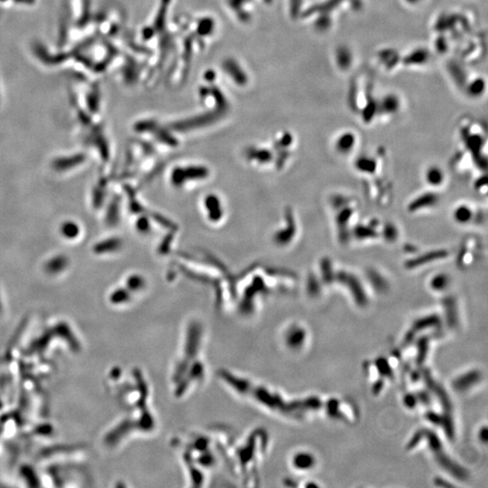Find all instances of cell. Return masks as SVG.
Returning a JSON list of instances; mask_svg holds the SVG:
<instances>
[{"label": "cell", "mask_w": 488, "mask_h": 488, "mask_svg": "<svg viewBox=\"0 0 488 488\" xmlns=\"http://www.w3.org/2000/svg\"><path fill=\"white\" fill-rule=\"evenodd\" d=\"M357 169L364 173H374L376 169V161L373 157H362L356 162Z\"/></svg>", "instance_id": "obj_9"}, {"label": "cell", "mask_w": 488, "mask_h": 488, "mask_svg": "<svg viewBox=\"0 0 488 488\" xmlns=\"http://www.w3.org/2000/svg\"><path fill=\"white\" fill-rule=\"evenodd\" d=\"M401 108L400 99L395 94H387L379 102V109L383 114L394 115Z\"/></svg>", "instance_id": "obj_4"}, {"label": "cell", "mask_w": 488, "mask_h": 488, "mask_svg": "<svg viewBox=\"0 0 488 488\" xmlns=\"http://www.w3.org/2000/svg\"><path fill=\"white\" fill-rule=\"evenodd\" d=\"M450 283V276L446 273H438L432 278L430 285L433 290L442 291L449 287Z\"/></svg>", "instance_id": "obj_7"}, {"label": "cell", "mask_w": 488, "mask_h": 488, "mask_svg": "<svg viewBox=\"0 0 488 488\" xmlns=\"http://www.w3.org/2000/svg\"><path fill=\"white\" fill-rule=\"evenodd\" d=\"M377 234L375 227L374 225H359L355 229V236L360 240L375 238Z\"/></svg>", "instance_id": "obj_10"}, {"label": "cell", "mask_w": 488, "mask_h": 488, "mask_svg": "<svg viewBox=\"0 0 488 488\" xmlns=\"http://www.w3.org/2000/svg\"><path fill=\"white\" fill-rule=\"evenodd\" d=\"M425 180L432 187H439L445 180L444 171L438 166H432L426 171Z\"/></svg>", "instance_id": "obj_5"}, {"label": "cell", "mask_w": 488, "mask_h": 488, "mask_svg": "<svg viewBox=\"0 0 488 488\" xmlns=\"http://www.w3.org/2000/svg\"><path fill=\"white\" fill-rule=\"evenodd\" d=\"M474 217L473 210L469 206H458L454 210L453 218L459 225H467L471 222Z\"/></svg>", "instance_id": "obj_6"}, {"label": "cell", "mask_w": 488, "mask_h": 488, "mask_svg": "<svg viewBox=\"0 0 488 488\" xmlns=\"http://www.w3.org/2000/svg\"><path fill=\"white\" fill-rule=\"evenodd\" d=\"M83 157L82 156H76V157H69V158H61L57 160L56 163V167L58 169H68L75 167L76 165L82 162Z\"/></svg>", "instance_id": "obj_12"}, {"label": "cell", "mask_w": 488, "mask_h": 488, "mask_svg": "<svg viewBox=\"0 0 488 488\" xmlns=\"http://www.w3.org/2000/svg\"><path fill=\"white\" fill-rule=\"evenodd\" d=\"M356 144H357V136L353 132H344L337 138L335 142V148L338 153L342 155H346L354 150Z\"/></svg>", "instance_id": "obj_3"}, {"label": "cell", "mask_w": 488, "mask_h": 488, "mask_svg": "<svg viewBox=\"0 0 488 488\" xmlns=\"http://www.w3.org/2000/svg\"><path fill=\"white\" fill-rule=\"evenodd\" d=\"M439 201V197L437 194L434 193H425V194H420L418 197H416L414 200L411 202V204L408 206V210L410 212H417L422 209H427L431 207L435 206Z\"/></svg>", "instance_id": "obj_2"}, {"label": "cell", "mask_w": 488, "mask_h": 488, "mask_svg": "<svg viewBox=\"0 0 488 488\" xmlns=\"http://www.w3.org/2000/svg\"><path fill=\"white\" fill-rule=\"evenodd\" d=\"M447 255H448V252L444 250L428 251V252L423 253L415 259H412V260L408 261L406 263V266L410 269L418 268L420 266L426 265V263H433L435 261L444 259L447 257Z\"/></svg>", "instance_id": "obj_1"}, {"label": "cell", "mask_w": 488, "mask_h": 488, "mask_svg": "<svg viewBox=\"0 0 488 488\" xmlns=\"http://www.w3.org/2000/svg\"><path fill=\"white\" fill-rule=\"evenodd\" d=\"M67 264L68 259L66 257L61 255L56 256L46 263V269L52 273H57L60 272V270L65 269L67 267Z\"/></svg>", "instance_id": "obj_8"}, {"label": "cell", "mask_w": 488, "mask_h": 488, "mask_svg": "<svg viewBox=\"0 0 488 488\" xmlns=\"http://www.w3.org/2000/svg\"><path fill=\"white\" fill-rule=\"evenodd\" d=\"M61 232L65 238L75 239L80 232V227L74 222H66L61 227Z\"/></svg>", "instance_id": "obj_11"}, {"label": "cell", "mask_w": 488, "mask_h": 488, "mask_svg": "<svg viewBox=\"0 0 488 488\" xmlns=\"http://www.w3.org/2000/svg\"><path fill=\"white\" fill-rule=\"evenodd\" d=\"M383 237L388 241H394L398 237V232L395 226L393 225H387L383 227Z\"/></svg>", "instance_id": "obj_13"}]
</instances>
